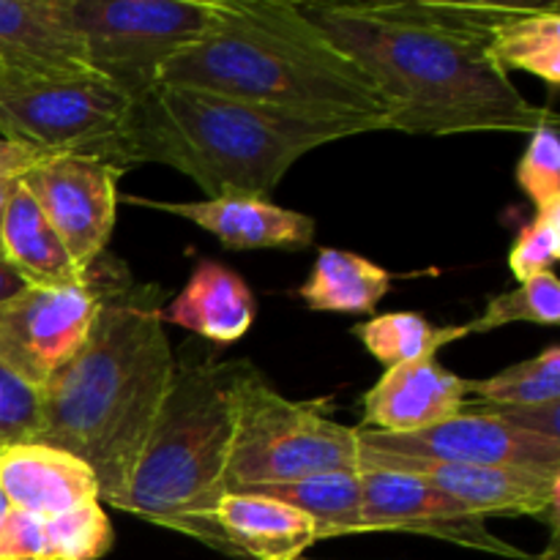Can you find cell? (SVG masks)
I'll return each instance as SVG.
<instances>
[{"label":"cell","mask_w":560,"mask_h":560,"mask_svg":"<svg viewBox=\"0 0 560 560\" xmlns=\"http://www.w3.org/2000/svg\"><path fill=\"white\" fill-rule=\"evenodd\" d=\"M0 560H49L47 517L9 509L0 520Z\"/></svg>","instance_id":"4dcf8cb0"},{"label":"cell","mask_w":560,"mask_h":560,"mask_svg":"<svg viewBox=\"0 0 560 560\" xmlns=\"http://www.w3.org/2000/svg\"><path fill=\"white\" fill-rule=\"evenodd\" d=\"M490 55L503 71H528L550 88L560 85V9L558 3L503 5L490 33Z\"/></svg>","instance_id":"44dd1931"},{"label":"cell","mask_w":560,"mask_h":560,"mask_svg":"<svg viewBox=\"0 0 560 560\" xmlns=\"http://www.w3.org/2000/svg\"><path fill=\"white\" fill-rule=\"evenodd\" d=\"M0 255L25 284L71 288L88 282V273L71 260L60 235L22 184H16L0 222Z\"/></svg>","instance_id":"ffe728a7"},{"label":"cell","mask_w":560,"mask_h":560,"mask_svg":"<svg viewBox=\"0 0 560 560\" xmlns=\"http://www.w3.org/2000/svg\"><path fill=\"white\" fill-rule=\"evenodd\" d=\"M162 85L381 131L392 113L375 80L288 0H211V27L167 60Z\"/></svg>","instance_id":"3957f363"},{"label":"cell","mask_w":560,"mask_h":560,"mask_svg":"<svg viewBox=\"0 0 560 560\" xmlns=\"http://www.w3.org/2000/svg\"><path fill=\"white\" fill-rule=\"evenodd\" d=\"M485 413L506 421L509 427L528 435L547 438V441H560V402L547 405H487L476 402Z\"/></svg>","instance_id":"1f68e13d"},{"label":"cell","mask_w":560,"mask_h":560,"mask_svg":"<svg viewBox=\"0 0 560 560\" xmlns=\"http://www.w3.org/2000/svg\"><path fill=\"white\" fill-rule=\"evenodd\" d=\"M49 560H98L113 550V525L102 503L47 517Z\"/></svg>","instance_id":"4316f807"},{"label":"cell","mask_w":560,"mask_h":560,"mask_svg":"<svg viewBox=\"0 0 560 560\" xmlns=\"http://www.w3.org/2000/svg\"><path fill=\"white\" fill-rule=\"evenodd\" d=\"M299 9L375 80L392 104L386 131L534 135L558 120L528 102L492 60L490 33L503 3L399 0Z\"/></svg>","instance_id":"6da1fadb"},{"label":"cell","mask_w":560,"mask_h":560,"mask_svg":"<svg viewBox=\"0 0 560 560\" xmlns=\"http://www.w3.org/2000/svg\"><path fill=\"white\" fill-rule=\"evenodd\" d=\"M16 184H20V175H0V222H3L5 206H9L11 195H14ZM3 257V255H0Z\"/></svg>","instance_id":"e575fe53"},{"label":"cell","mask_w":560,"mask_h":560,"mask_svg":"<svg viewBox=\"0 0 560 560\" xmlns=\"http://www.w3.org/2000/svg\"><path fill=\"white\" fill-rule=\"evenodd\" d=\"M255 492L277 498V501L290 503L293 509L304 512L315 523L317 541L361 534V514H364L361 470L312 476V479L295 481V485L262 487Z\"/></svg>","instance_id":"603a6c76"},{"label":"cell","mask_w":560,"mask_h":560,"mask_svg":"<svg viewBox=\"0 0 560 560\" xmlns=\"http://www.w3.org/2000/svg\"><path fill=\"white\" fill-rule=\"evenodd\" d=\"M131 206L153 208L189 219L211 233L224 249H306L315 241V219L301 211L273 206L257 197H217L197 202H156L145 197H126Z\"/></svg>","instance_id":"9a60e30c"},{"label":"cell","mask_w":560,"mask_h":560,"mask_svg":"<svg viewBox=\"0 0 560 560\" xmlns=\"http://www.w3.org/2000/svg\"><path fill=\"white\" fill-rule=\"evenodd\" d=\"M255 317V295L244 277L213 260H202L184 290L162 306L164 326L186 328L219 345L238 342Z\"/></svg>","instance_id":"d6986e66"},{"label":"cell","mask_w":560,"mask_h":560,"mask_svg":"<svg viewBox=\"0 0 560 560\" xmlns=\"http://www.w3.org/2000/svg\"><path fill=\"white\" fill-rule=\"evenodd\" d=\"M91 74L140 104L170 58L211 27V0H69Z\"/></svg>","instance_id":"ba28073f"},{"label":"cell","mask_w":560,"mask_h":560,"mask_svg":"<svg viewBox=\"0 0 560 560\" xmlns=\"http://www.w3.org/2000/svg\"><path fill=\"white\" fill-rule=\"evenodd\" d=\"M241 361L175 364L120 512L222 550L213 512L228 495L233 388Z\"/></svg>","instance_id":"5b68a950"},{"label":"cell","mask_w":560,"mask_h":560,"mask_svg":"<svg viewBox=\"0 0 560 560\" xmlns=\"http://www.w3.org/2000/svg\"><path fill=\"white\" fill-rule=\"evenodd\" d=\"M131 109L96 74L66 80L0 77V137L47 156H85L126 173L131 162Z\"/></svg>","instance_id":"52a82bcc"},{"label":"cell","mask_w":560,"mask_h":560,"mask_svg":"<svg viewBox=\"0 0 560 560\" xmlns=\"http://www.w3.org/2000/svg\"><path fill=\"white\" fill-rule=\"evenodd\" d=\"M517 184L536 208L560 202V135L558 120H547L530 135L517 164Z\"/></svg>","instance_id":"f1b7e54d"},{"label":"cell","mask_w":560,"mask_h":560,"mask_svg":"<svg viewBox=\"0 0 560 560\" xmlns=\"http://www.w3.org/2000/svg\"><path fill=\"white\" fill-rule=\"evenodd\" d=\"M468 402L465 377L438 361H408L388 366L381 381L364 394V424L375 432H416L452 419Z\"/></svg>","instance_id":"2e32d148"},{"label":"cell","mask_w":560,"mask_h":560,"mask_svg":"<svg viewBox=\"0 0 560 560\" xmlns=\"http://www.w3.org/2000/svg\"><path fill=\"white\" fill-rule=\"evenodd\" d=\"M512 323H534V326H558L560 323V282L556 273L520 282L509 293L487 301V310L468 323L470 334H487Z\"/></svg>","instance_id":"484cf974"},{"label":"cell","mask_w":560,"mask_h":560,"mask_svg":"<svg viewBox=\"0 0 560 560\" xmlns=\"http://www.w3.org/2000/svg\"><path fill=\"white\" fill-rule=\"evenodd\" d=\"M359 470H392V474L416 476L479 517L530 514V517H550L552 525L558 517L560 470L435 463V459L388 457V454H372L364 448H361Z\"/></svg>","instance_id":"7c38bea8"},{"label":"cell","mask_w":560,"mask_h":560,"mask_svg":"<svg viewBox=\"0 0 560 560\" xmlns=\"http://www.w3.org/2000/svg\"><path fill=\"white\" fill-rule=\"evenodd\" d=\"M364 481V514L361 534L399 530V534L432 536L468 550H485L501 558L525 560L528 552L487 530L485 517L468 512L427 481L392 470H361Z\"/></svg>","instance_id":"4fadbf2b"},{"label":"cell","mask_w":560,"mask_h":560,"mask_svg":"<svg viewBox=\"0 0 560 560\" xmlns=\"http://www.w3.org/2000/svg\"><path fill=\"white\" fill-rule=\"evenodd\" d=\"M102 306V290L88 271L85 284H25L0 304V364L25 386L42 392L49 377L82 348Z\"/></svg>","instance_id":"9c48e42d"},{"label":"cell","mask_w":560,"mask_h":560,"mask_svg":"<svg viewBox=\"0 0 560 560\" xmlns=\"http://www.w3.org/2000/svg\"><path fill=\"white\" fill-rule=\"evenodd\" d=\"M560 257V202L536 208L534 222L525 224L509 252V268L517 282L550 273Z\"/></svg>","instance_id":"83f0119b"},{"label":"cell","mask_w":560,"mask_h":560,"mask_svg":"<svg viewBox=\"0 0 560 560\" xmlns=\"http://www.w3.org/2000/svg\"><path fill=\"white\" fill-rule=\"evenodd\" d=\"M465 388L487 405L560 402V348L550 345L536 359L509 366L485 381H465Z\"/></svg>","instance_id":"d4e9b609"},{"label":"cell","mask_w":560,"mask_h":560,"mask_svg":"<svg viewBox=\"0 0 560 560\" xmlns=\"http://www.w3.org/2000/svg\"><path fill=\"white\" fill-rule=\"evenodd\" d=\"M102 306L82 348L38 392L33 443L63 448L93 470L98 503L120 506L175 372L164 290L137 284L104 252L91 266Z\"/></svg>","instance_id":"7a4b0ae2"},{"label":"cell","mask_w":560,"mask_h":560,"mask_svg":"<svg viewBox=\"0 0 560 560\" xmlns=\"http://www.w3.org/2000/svg\"><path fill=\"white\" fill-rule=\"evenodd\" d=\"M224 552L249 560H299L317 541L304 512L260 492H228L213 512Z\"/></svg>","instance_id":"ac0fdd59"},{"label":"cell","mask_w":560,"mask_h":560,"mask_svg":"<svg viewBox=\"0 0 560 560\" xmlns=\"http://www.w3.org/2000/svg\"><path fill=\"white\" fill-rule=\"evenodd\" d=\"M47 153L36 151V148L27 145H16V142H9L0 137V175H22L33 167L36 162Z\"/></svg>","instance_id":"d6a6232c"},{"label":"cell","mask_w":560,"mask_h":560,"mask_svg":"<svg viewBox=\"0 0 560 560\" xmlns=\"http://www.w3.org/2000/svg\"><path fill=\"white\" fill-rule=\"evenodd\" d=\"M9 512V503H5V498H3V492H0V520H3V514Z\"/></svg>","instance_id":"d590c367"},{"label":"cell","mask_w":560,"mask_h":560,"mask_svg":"<svg viewBox=\"0 0 560 560\" xmlns=\"http://www.w3.org/2000/svg\"><path fill=\"white\" fill-rule=\"evenodd\" d=\"M120 175V170L85 156H44L20 175V184L85 273L107 252Z\"/></svg>","instance_id":"8fae6325"},{"label":"cell","mask_w":560,"mask_h":560,"mask_svg":"<svg viewBox=\"0 0 560 560\" xmlns=\"http://www.w3.org/2000/svg\"><path fill=\"white\" fill-rule=\"evenodd\" d=\"M38 427V392L0 364V448L33 443Z\"/></svg>","instance_id":"f546056e"},{"label":"cell","mask_w":560,"mask_h":560,"mask_svg":"<svg viewBox=\"0 0 560 560\" xmlns=\"http://www.w3.org/2000/svg\"><path fill=\"white\" fill-rule=\"evenodd\" d=\"M468 323L463 326L438 328L416 312H388V315L372 317L353 328V337L361 339L366 350L381 361L383 366H399L408 361L430 359L438 355L446 345L468 337Z\"/></svg>","instance_id":"cb8c5ba5"},{"label":"cell","mask_w":560,"mask_h":560,"mask_svg":"<svg viewBox=\"0 0 560 560\" xmlns=\"http://www.w3.org/2000/svg\"><path fill=\"white\" fill-rule=\"evenodd\" d=\"M392 290V273L345 249H320L299 295L310 310L370 315Z\"/></svg>","instance_id":"7402d4cb"},{"label":"cell","mask_w":560,"mask_h":560,"mask_svg":"<svg viewBox=\"0 0 560 560\" xmlns=\"http://www.w3.org/2000/svg\"><path fill=\"white\" fill-rule=\"evenodd\" d=\"M299 560H310V558H299Z\"/></svg>","instance_id":"8d00e7d4"},{"label":"cell","mask_w":560,"mask_h":560,"mask_svg":"<svg viewBox=\"0 0 560 560\" xmlns=\"http://www.w3.org/2000/svg\"><path fill=\"white\" fill-rule=\"evenodd\" d=\"M91 74L69 0H0V77Z\"/></svg>","instance_id":"5bb4252c"},{"label":"cell","mask_w":560,"mask_h":560,"mask_svg":"<svg viewBox=\"0 0 560 560\" xmlns=\"http://www.w3.org/2000/svg\"><path fill=\"white\" fill-rule=\"evenodd\" d=\"M22 288H25V282H22L20 273H16L14 268H11L9 262L0 257V304L9 299H14Z\"/></svg>","instance_id":"836d02e7"},{"label":"cell","mask_w":560,"mask_h":560,"mask_svg":"<svg viewBox=\"0 0 560 560\" xmlns=\"http://www.w3.org/2000/svg\"><path fill=\"white\" fill-rule=\"evenodd\" d=\"M359 443L364 452L388 457L560 470V441L514 430L476 402H465L457 416L416 432H375L359 427Z\"/></svg>","instance_id":"30bf717a"},{"label":"cell","mask_w":560,"mask_h":560,"mask_svg":"<svg viewBox=\"0 0 560 560\" xmlns=\"http://www.w3.org/2000/svg\"><path fill=\"white\" fill-rule=\"evenodd\" d=\"M0 492L9 509L58 517L71 509L98 503V481L74 454L44 443L0 448Z\"/></svg>","instance_id":"e0dca14e"},{"label":"cell","mask_w":560,"mask_h":560,"mask_svg":"<svg viewBox=\"0 0 560 560\" xmlns=\"http://www.w3.org/2000/svg\"><path fill=\"white\" fill-rule=\"evenodd\" d=\"M359 430L331 419L328 402L284 399L255 364L241 361L233 388L228 492L359 470Z\"/></svg>","instance_id":"8992f818"},{"label":"cell","mask_w":560,"mask_h":560,"mask_svg":"<svg viewBox=\"0 0 560 560\" xmlns=\"http://www.w3.org/2000/svg\"><path fill=\"white\" fill-rule=\"evenodd\" d=\"M381 131L366 120H326L262 104L159 85L131 109V162H159L189 175L206 200H266L288 170L315 148Z\"/></svg>","instance_id":"277c9868"}]
</instances>
